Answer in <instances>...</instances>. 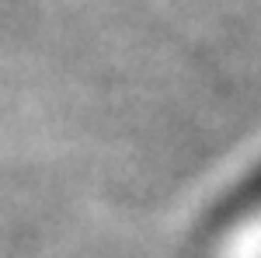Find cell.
<instances>
[{
	"label": "cell",
	"instance_id": "obj_1",
	"mask_svg": "<svg viewBox=\"0 0 261 258\" xmlns=\"http://www.w3.org/2000/svg\"><path fill=\"white\" fill-rule=\"evenodd\" d=\"M261 209V164L247 175V178L223 199L216 206V217H213V227H230V223H241L244 217L258 213Z\"/></svg>",
	"mask_w": 261,
	"mask_h": 258
}]
</instances>
